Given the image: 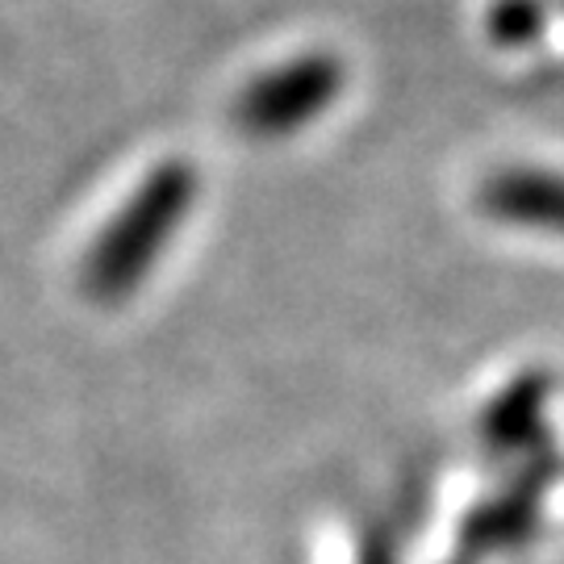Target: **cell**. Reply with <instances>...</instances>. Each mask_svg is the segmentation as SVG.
<instances>
[{
    "instance_id": "6da1fadb",
    "label": "cell",
    "mask_w": 564,
    "mask_h": 564,
    "mask_svg": "<svg viewBox=\"0 0 564 564\" xmlns=\"http://www.w3.org/2000/svg\"><path fill=\"white\" fill-rule=\"evenodd\" d=\"M193 202H197L193 163L167 160L155 172H147V181L134 188V197L121 205V214L105 226V235L93 247L84 268V289L97 302L130 297L142 276L160 263L163 247L176 239Z\"/></svg>"
},
{
    "instance_id": "7a4b0ae2",
    "label": "cell",
    "mask_w": 564,
    "mask_h": 564,
    "mask_svg": "<svg viewBox=\"0 0 564 564\" xmlns=\"http://www.w3.org/2000/svg\"><path fill=\"white\" fill-rule=\"evenodd\" d=\"M343 84H347V63L339 55L305 51L242 84V93L230 105V118L247 139H293L339 101Z\"/></svg>"
},
{
    "instance_id": "3957f363",
    "label": "cell",
    "mask_w": 564,
    "mask_h": 564,
    "mask_svg": "<svg viewBox=\"0 0 564 564\" xmlns=\"http://www.w3.org/2000/svg\"><path fill=\"white\" fill-rule=\"evenodd\" d=\"M481 205L498 223L564 235V176L561 172L506 167V172L485 181Z\"/></svg>"
}]
</instances>
